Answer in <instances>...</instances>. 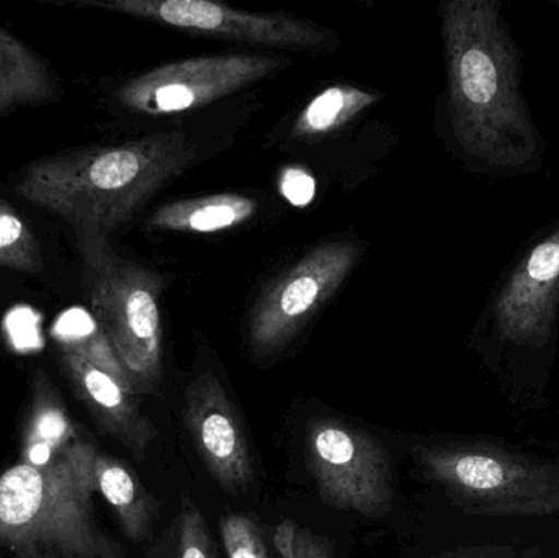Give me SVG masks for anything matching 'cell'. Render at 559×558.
Wrapping results in <instances>:
<instances>
[{"mask_svg": "<svg viewBox=\"0 0 559 558\" xmlns=\"http://www.w3.org/2000/svg\"><path fill=\"white\" fill-rule=\"evenodd\" d=\"M219 533L229 558H271L261 527L246 514L223 518Z\"/></svg>", "mask_w": 559, "mask_h": 558, "instance_id": "cell-19", "label": "cell"}, {"mask_svg": "<svg viewBox=\"0 0 559 558\" xmlns=\"http://www.w3.org/2000/svg\"><path fill=\"white\" fill-rule=\"evenodd\" d=\"M258 209L255 200L241 193H215L167 203L153 213L147 225L159 231L209 235L245 225Z\"/></svg>", "mask_w": 559, "mask_h": 558, "instance_id": "cell-13", "label": "cell"}, {"mask_svg": "<svg viewBox=\"0 0 559 558\" xmlns=\"http://www.w3.org/2000/svg\"><path fill=\"white\" fill-rule=\"evenodd\" d=\"M79 3L241 45L322 51L334 41L329 29L308 20L245 12L210 0H82Z\"/></svg>", "mask_w": 559, "mask_h": 558, "instance_id": "cell-9", "label": "cell"}, {"mask_svg": "<svg viewBox=\"0 0 559 558\" xmlns=\"http://www.w3.org/2000/svg\"><path fill=\"white\" fill-rule=\"evenodd\" d=\"M52 340L58 344L62 354H72L87 360L92 366L105 370L124 385H131L114 346L100 324L84 308H69L56 318L51 328Z\"/></svg>", "mask_w": 559, "mask_h": 558, "instance_id": "cell-16", "label": "cell"}, {"mask_svg": "<svg viewBox=\"0 0 559 558\" xmlns=\"http://www.w3.org/2000/svg\"><path fill=\"white\" fill-rule=\"evenodd\" d=\"M554 5L559 10V2H554Z\"/></svg>", "mask_w": 559, "mask_h": 558, "instance_id": "cell-24", "label": "cell"}, {"mask_svg": "<svg viewBox=\"0 0 559 558\" xmlns=\"http://www.w3.org/2000/svg\"><path fill=\"white\" fill-rule=\"evenodd\" d=\"M559 328V216L535 231L496 282L473 328L472 344L489 363L544 369Z\"/></svg>", "mask_w": 559, "mask_h": 558, "instance_id": "cell-4", "label": "cell"}, {"mask_svg": "<svg viewBox=\"0 0 559 558\" xmlns=\"http://www.w3.org/2000/svg\"><path fill=\"white\" fill-rule=\"evenodd\" d=\"M380 95L350 85H334L316 95L296 118L293 134L308 138L331 133L367 110Z\"/></svg>", "mask_w": 559, "mask_h": 558, "instance_id": "cell-17", "label": "cell"}, {"mask_svg": "<svg viewBox=\"0 0 559 558\" xmlns=\"http://www.w3.org/2000/svg\"><path fill=\"white\" fill-rule=\"evenodd\" d=\"M360 252L354 241L325 242L283 272L249 317L252 356L267 359L280 353L347 281Z\"/></svg>", "mask_w": 559, "mask_h": 558, "instance_id": "cell-8", "label": "cell"}, {"mask_svg": "<svg viewBox=\"0 0 559 558\" xmlns=\"http://www.w3.org/2000/svg\"><path fill=\"white\" fill-rule=\"evenodd\" d=\"M429 480L472 513L531 518L559 513V467L501 449L433 444L417 451Z\"/></svg>", "mask_w": 559, "mask_h": 558, "instance_id": "cell-6", "label": "cell"}, {"mask_svg": "<svg viewBox=\"0 0 559 558\" xmlns=\"http://www.w3.org/2000/svg\"><path fill=\"white\" fill-rule=\"evenodd\" d=\"M437 558H481V557L473 556L472 553H449V554H443V556H440Z\"/></svg>", "mask_w": 559, "mask_h": 558, "instance_id": "cell-23", "label": "cell"}, {"mask_svg": "<svg viewBox=\"0 0 559 558\" xmlns=\"http://www.w3.org/2000/svg\"><path fill=\"white\" fill-rule=\"evenodd\" d=\"M177 558H218L205 518L190 503L179 514Z\"/></svg>", "mask_w": 559, "mask_h": 558, "instance_id": "cell-20", "label": "cell"}, {"mask_svg": "<svg viewBox=\"0 0 559 558\" xmlns=\"http://www.w3.org/2000/svg\"><path fill=\"white\" fill-rule=\"evenodd\" d=\"M97 491L114 508L123 533L131 541H144L153 534L156 501L140 478L117 459L98 454L95 462Z\"/></svg>", "mask_w": 559, "mask_h": 558, "instance_id": "cell-15", "label": "cell"}, {"mask_svg": "<svg viewBox=\"0 0 559 558\" xmlns=\"http://www.w3.org/2000/svg\"><path fill=\"white\" fill-rule=\"evenodd\" d=\"M445 59L447 141L473 173L531 176L548 144L522 88V51L499 0H449L439 7Z\"/></svg>", "mask_w": 559, "mask_h": 558, "instance_id": "cell-1", "label": "cell"}, {"mask_svg": "<svg viewBox=\"0 0 559 558\" xmlns=\"http://www.w3.org/2000/svg\"><path fill=\"white\" fill-rule=\"evenodd\" d=\"M193 159L195 150L186 134H151L43 157L23 170L15 192L61 216L75 231L108 236Z\"/></svg>", "mask_w": 559, "mask_h": 558, "instance_id": "cell-3", "label": "cell"}, {"mask_svg": "<svg viewBox=\"0 0 559 558\" xmlns=\"http://www.w3.org/2000/svg\"><path fill=\"white\" fill-rule=\"evenodd\" d=\"M280 192L292 205L306 206L314 199L316 182L308 170L289 167L283 170L280 179Z\"/></svg>", "mask_w": 559, "mask_h": 558, "instance_id": "cell-22", "label": "cell"}, {"mask_svg": "<svg viewBox=\"0 0 559 558\" xmlns=\"http://www.w3.org/2000/svg\"><path fill=\"white\" fill-rule=\"evenodd\" d=\"M183 419L206 471L229 494L254 478L251 446L238 409L218 377L206 372L187 387Z\"/></svg>", "mask_w": 559, "mask_h": 558, "instance_id": "cell-11", "label": "cell"}, {"mask_svg": "<svg viewBox=\"0 0 559 558\" xmlns=\"http://www.w3.org/2000/svg\"><path fill=\"white\" fill-rule=\"evenodd\" d=\"M98 451L78 429L23 438L22 461L0 475V543L56 558H124L94 520Z\"/></svg>", "mask_w": 559, "mask_h": 558, "instance_id": "cell-2", "label": "cell"}, {"mask_svg": "<svg viewBox=\"0 0 559 558\" xmlns=\"http://www.w3.org/2000/svg\"><path fill=\"white\" fill-rule=\"evenodd\" d=\"M58 94L46 62L0 26V111L46 104L56 100Z\"/></svg>", "mask_w": 559, "mask_h": 558, "instance_id": "cell-14", "label": "cell"}, {"mask_svg": "<svg viewBox=\"0 0 559 558\" xmlns=\"http://www.w3.org/2000/svg\"><path fill=\"white\" fill-rule=\"evenodd\" d=\"M286 64L265 55H222L182 59L128 81L118 100L141 115L163 117L205 107L245 91Z\"/></svg>", "mask_w": 559, "mask_h": 558, "instance_id": "cell-10", "label": "cell"}, {"mask_svg": "<svg viewBox=\"0 0 559 558\" xmlns=\"http://www.w3.org/2000/svg\"><path fill=\"white\" fill-rule=\"evenodd\" d=\"M274 547L280 558H334L322 537L288 520L275 530Z\"/></svg>", "mask_w": 559, "mask_h": 558, "instance_id": "cell-21", "label": "cell"}, {"mask_svg": "<svg viewBox=\"0 0 559 558\" xmlns=\"http://www.w3.org/2000/svg\"><path fill=\"white\" fill-rule=\"evenodd\" d=\"M305 458L319 497L329 507L364 517L390 510V454L373 436L338 419H316L306 435Z\"/></svg>", "mask_w": 559, "mask_h": 558, "instance_id": "cell-7", "label": "cell"}, {"mask_svg": "<svg viewBox=\"0 0 559 558\" xmlns=\"http://www.w3.org/2000/svg\"><path fill=\"white\" fill-rule=\"evenodd\" d=\"M66 376L102 431L117 439L136 459H144L156 439V426L144 415L138 393L105 370L61 353Z\"/></svg>", "mask_w": 559, "mask_h": 558, "instance_id": "cell-12", "label": "cell"}, {"mask_svg": "<svg viewBox=\"0 0 559 558\" xmlns=\"http://www.w3.org/2000/svg\"><path fill=\"white\" fill-rule=\"evenodd\" d=\"M92 317L110 340L138 395L163 377V277L115 251L108 236L75 231Z\"/></svg>", "mask_w": 559, "mask_h": 558, "instance_id": "cell-5", "label": "cell"}, {"mask_svg": "<svg viewBox=\"0 0 559 558\" xmlns=\"http://www.w3.org/2000/svg\"><path fill=\"white\" fill-rule=\"evenodd\" d=\"M0 268L23 274H38L43 269L38 239L3 199H0Z\"/></svg>", "mask_w": 559, "mask_h": 558, "instance_id": "cell-18", "label": "cell"}]
</instances>
